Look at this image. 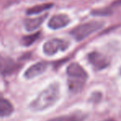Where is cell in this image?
I'll use <instances>...</instances> for the list:
<instances>
[{"label":"cell","instance_id":"13","mask_svg":"<svg viewBox=\"0 0 121 121\" xmlns=\"http://www.w3.org/2000/svg\"><path fill=\"white\" fill-rule=\"evenodd\" d=\"M39 35H40V32H35L31 35L23 36V38L22 39V43L25 46H30L34 42L36 41L37 39L39 38Z\"/></svg>","mask_w":121,"mask_h":121},{"label":"cell","instance_id":"3","mask_svg":"<svg viewBox=\"0 0 121 121\" xmlns=\"http://www.w3.org/2000/svg\"><path fill=\"white\" fill-rule=\"evenodd\" d=\"M104 26V22L98 21H92L89 22L82 24L75 27L71 31V35L76 39L78 41L86 39L90 35L99 30Z\"/></svg>","mask_w":121,"mask_h":121},{"label":"cell","instance_id":"10","mask_svg":"<svg viewBox=\"0 0 121 121\" xmlns=\"http://www.w3.org/2000/svg\"><path fill=\"white\" fill-rule=\"evenodd\" d=\"M14 111L13 104L0 93V117L10 116Z\"/></svg>","mask_w":121,"mask_h":121},{"label":"cell","instance_id":"1","mask_svg":"<svg viewBox=\"0 0 121 121\" xmlns=\"http://www.w3.org/2000/svg\"><path fill=\"white\" fill-rule=\"evenodd\" d=\"M60 96L59 85L58 82L50 84L41 91L36 98L30 102V108L35 112L42 111L51 107L56 103Z\"/></svg>","mask_w":121,"mask_h":121},{"label":"cell","instance_id":"7","mask_svg":"<svg viewBox=\"0 0 121 121\" xmlns=\"http://www.w3.org/2000/svg\"><path fill=\"white\" fill-rule=\"evenodd\" d=\"M70 22V18L66 14H57L53 16L49 19L48 22V26L53 30L64 28L67 26Z\"/></svg>","mask_w":121,"mask_h":121},{"label":"cell","instance_id":"17","mask_svg":"<svg viewBox=\"0 0 121 121\" xmlns=\"http://www.w3.org/2000/svg\"><path fill=\"white\" fill-rule=\"evenodd\" d=\"M120 74H121V68H120Z\"/></svg>","mask_w":121,"mask_h":121},{"label":"cell","instance_id":"4","mask_svg":"<svg viewBox=\"0 0 121 121\" xmlns=\"http://www.w3.org/2000/svg\"><path fill=\"white\" fill-rule=\"evenodd\" d=\"M69 47V42L63 39L54 38L45 42L43 51L46 55L51 56L57 54L59 51H64Z\"/></svg>","mask_w":121,"mask_h":121},{"label":"cell","instance_id":"14","mask_svg":"<svg viewBox=\"0 0 121 121\" xmlns=\"http://www.w3.org/2000/svg\"><path fill=\"white\" fill-rule=\"evenodd\" d=\"M111 13H112V11L110 8L96 9L91 12V14L94 15V16H108V15L111 14Z\"/></svg>","mask_w":121,"mask_h":121},{"label":"cell","instance_id":"6","mask_svg":"<svg viewBox=\"0 0 121 121\" xmlns=\"http://www.w3.org/2000/svg\"><path fill=\"white\" fill-rule=\"evenodd\" d=\"M87 59L91 65L96 69V70H101L108 67L110 64L109 59L97 51H93L87 55Z\"/></svg>","mask_w":121,"mask_h":121},{"label":"cell","instance_id":"11","mask_svg":"<svg viewBox=\"0 0 121 121\" xmlns=\"http://www.w3.org/2000/svg\"><path fill=\"white\" fill-rule=\"evenodd\" d=\"M86 118V114L81 111H78L73 114H69V115L54 117V118L49 120L48 121H83Z\"/></svg>","mask_w":121,"mask_h":121},{"label":"cell","instance_id":"8","mask_svg":"<svg viewBox=\"0 0 121 121\" xmlns=\"http://www.w3.org/2000/svg\"><path fill=\"white\" fill-rule=\"evenodd\" d=\"M48 68V64L46 62H38L31 65L25 72V78L27 79H31L39 75L42 74Z\"/></svg>","mask_w":121,"mask_h":121},{"label":"cell","instance_id":"16","mask_svg":"<svg viewBox=\"0 0 121 121\" xmlns=\"http://www.w3.org/2000/svg\"><path fill=\"white\" fill-rule=\"evenodd\" d=\"M104 121H115V120H112V119H109V120H104Z\"/></svg>","mask_w":121,"mask_h":121},{"label":"cell","instance_id":"15","mask_svg":"<svg viewBox=\"0 0 121 121\" xmlns=\"http://www.w3.org/2000/svg\"><path fill=\"white\" fill-rule=\"evenodd\" d=\"M112 5H113V6H117V7L121 6V0H115Z\"/></svg>","mask_w":121,"mask_h":121},{"label":"cell","instance_id":"5","mask_svg":"<svg viewBox=\"0 0 121 121\" xmlns=\"http://www.w3.org/2000/svg\"><path fill=\"white\" fill-rule=\"evenodd\" d=\"M20 65L14 62L13 59L0 54V73L3 76H8L16 72Z\"/></svg>","mask_w":121,"mask_h":121},{"label":"cell","instance_id":"2","mask_svg":"<svg viewBox=\"0 0 121 121\" xmlns=\"http://www.w3.org/2000/svg\"><path fill=\"white\" fill-rule=\"evenodd\" d=\"M67 74L69 76L68 85L73 93H78L82 91L88 78L87 73L80 64L72 63L67 68Z\"/></svg>","mask_w":121,"mask_h":121},{"label":"cell","instance_id":"9","mask_svg":"<svg viewBox=\"0 0 121 121\" xmlns=\"http://www.w3.org/2000/svg\"><path fill=\"white\" fill-rule=\"evenodd\" d=\"M48 17V13H45V14L42 15L40 17H37L35 18H27L25 20L24 25L25 28L27 31H34V30H37L40 26L42 25V23L45 22V18Z\"/></svg>","mask_w":121,"mask_h":121},{"label":"cell","instance_id":"12","mask_svg":"<svg viewBox=\"0 0 121 121\" xmlns=\"http://www.w3.org/2000/svg\"><path fill=\"white\" fill-rule=\"evenodd\" d=\"M53 7L52 3H45V4H40L36 5L35 7H32V8L27 9L26 14L28 15H34V14H38L42 12L45 11V10H48L49 8H51Z\"/></svg>","mask_w":121,"mask_h":121}]
</instances>
